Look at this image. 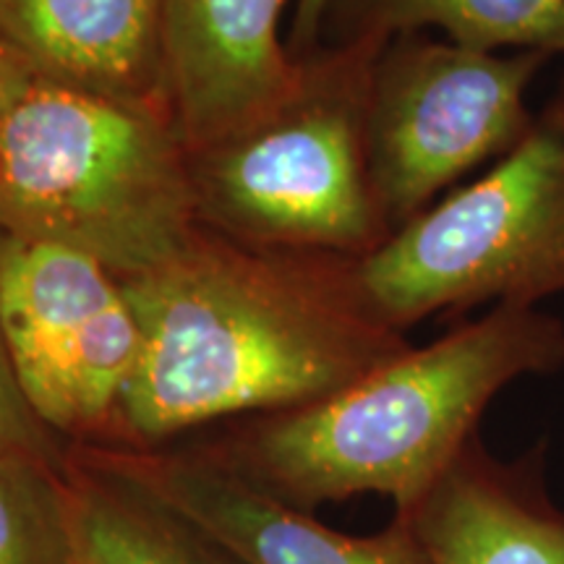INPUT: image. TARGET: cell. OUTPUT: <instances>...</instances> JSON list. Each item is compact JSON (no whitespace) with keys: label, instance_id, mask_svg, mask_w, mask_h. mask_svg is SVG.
I'll list each match as a JSON object with an SVG mask.
<instances>
[{"label":"cell","instance_id":"cell-7","mask_svg":"<svg viewBox=\"0 0 564 564\" xmlns=\"http://www.w3.org/2000/svg\"><path fill=\"white\" fill-rule=\"evenodd\" d=\"M0 335L47 432L79 447H116L141 352L118 274L79 251L3 236Z\"/></svg>","mask_w":564,"mask_h":564},{"label":"cell","instance_id":"cell-17","mask_svg":"<svg viewBox=\"0 0 564 564\" xmlns=\"http://www.w3.org/2000/svg\"><path fill=\"white\" fill-rule=\"evenodd\" d=\"M335 0H295L291 21V53L293 58H306L314 53L319 34L327 24L329 6Z\"/></svg>","mask_w":564,"mask_h":564},{"label":"cell","instance_id":"cell-10","mask_svg":"<svg viewBox=\"0 0 564 564\" xmlns=\"http://www.w3.org/2000/svg\"><path fill=\"white\" fill-rule=\"evenodd\" d=\"M403 518L429 564H564V510L549 497L544 444L499 460L476 436Z\"/></svg>","mask_w":564,"mask_h":564},{"label":"cell","instance_id":"cell-4","mask_svg":"<svg viewBox=\"0 0 564 564\" xmlns=\"http://www.w3.org/2000/svg\"><path fill=\"white\" fill-rule=\"evenodd\" d=\"M387 42L301 61L293 87L241 129L192 152L199 220L262 249L364 259L387 238L369 171L373 63Z\"/></svg>","mask_w":564,"mask_h":564},{"label":"cell","instance_id":"cell-2","mask_svg":"<svg viewBox=\"0 0 564 564\" xmlns=\"http://www.w3.org/2000/svg\"><path fill=\"white\" fill-rule=\"evenodd\" d=\"M562 366V319L535 306H491L316 403L257 415L212 449L301 510L382 494L394 514H408L476 440L505 387Z\"/></svg>","mask_w":564,"mask_h":564},{"label":"cell","instance_id":"cell-9","mask_svg":"<svg viewBox=\"0 0 564 564\" xmlns=\"http://www.w3.org/2000/svg\"><path fill=\"white\" fill-rule=\"evenodd\" d=\"M288 0H162L167 102L188 152L241 129L293 87Z\"/></svg>","mask_w":564,"mask_h":564},{"label":"cell","instance_id":"cell-11","mask_svg":"<svg viewBox=\"0 0 564 564\" xmlns=\"http://www.w3.org/2000/svg\"><path fill=\"white\" fill-rule=\"evenodd\" d=\"M0 40L42 79L171 108L162 0H0Z\"/></svg>","mask_w":564,"mask_h":564},{"label":"cell","instance_id":"cell-13","mask_svg":"<svg viewBox=\"0 0 564 564\" xmlns=\"http://www.w3.org/2000/svg\"><path fill=\"white\" fill-rule=\"evenodd\" d=\"M337 45L436 30L474 51L564 55V0H335Z\"/></svg>","mask_w":564,"mask_h":564},{"label":"cell","instance_id":"cell-1","mask_svg":"<svg viewBox=\"0 0 564 564\" xmlns=\"http://www.w3.org/2000/svg\"><path fill=\"white\" fill-rule=\"evenodd\" d=\"M121 285L141 352L116 447L316 403L408 348L366 306L356 259L262 249L207 225Z\"/></svg>","mask_w":564,"mask_h":564},{"label":"cell","instance_id":"cell-3","mask_svg":"<svg viewBox=\"0 0 564 564\" xmlns=\"http://www.w3.org/2000/svg\"><path fill=\"white\" fill-rule=\"evenodd\" d=\"M202 228L192 152L167 105L34 74L0 141V232L137 278Z\"/></svg>","mask_w":564,"mask_h":564},{"label":"cell","instance_id":"cell-8","mask_svg":"<svg viewBox=\"0 0 564 564\" xmlns=\"http://www.w3.org/2000/svg\"><path fill=\"white\" fill-rule=\"evenodd\" d=\"M105 449L241 564H429L403 514L373 535H348L249 481L212 447Z\"/></svg>","mask_w":564,"mask_h":564},{"label":"cell","instance_id":"cell-16","mask_svg":"<svg viewBox=\"0 0 564 564\" xmlns=\"http://www.w3.org/2000/svg\"><path fill=\"white\" fill-rule=\"evenodd\" d=\"M34 79V68L21 55L0 40V141H3L6 126H9L11 112L17 110L26 87Z\"/></svg>","mask_w":564,"mask_h":564},{"label":"cell","instance_id":"cell-14","mask_svg":"<svg viewBox=\"0 0 564 564\" xmlns=\"http://www.w3.org/2000/svg\"><path fill=\"white\" fill-rule=\"evenodd\" d=\"M63 460L0 455V564H74Z\"/></svg>","mask_w":564,"mask_h":564},{"label":"cell","instance_id":"cell-6","mask_svg":"<svg viewBox=\"0 0 564 564\" xmlns=\"http://www.w3.org/2000/svg\"><path fill=\"white\" fill-rule=\"evenodd\" d=\"M544 53H489L426 37H392L373 63L369 171L390 236L436 196L510 154L531 131L528 89Z\"/></svg>","mask_w":564,"mask_h":564},{"label":"cell","instance_id":"cell-12","mask_svg":"<svg viewBox=\"0 0 564 564\" xmlns=\"http://www.w3.org/2000/svg\"><path fill=\"white\" fill-rule=\"evenodd\" d=\"M63 481L74 564H241L105 447L74 444Z\"/></svg>","mask_w":564,"mask_h":564},{"label":"cell","instance_id":"cell-5","mask_svg":"<svg viewBox=\"0 0 564 564\" xmlns=\"http://www.w3.org/2000/svg\"><path fill=\"white\" fill-rule=\"evenodd\" d=\"M356 280L403 335L436 314L564 293V84L510 154L356 259Z\"/></svg>","mask_w":564,"mask_h":564},{"label":"cell","instance_id":"cell-15","mask_svg":"<svg viewBox=\"0 0 564 564\" xmlns=\"http://www.w3.org/2000/svg\"><path fill=\"white\" fill-rule=\"evenodd\" d=\"M0 243H3V232H0ZM66 453L68 449L61 447L58 436L47 432L26 405L13 377L3 335H0V455H40L61 460Z\"/></svg>","mask_w":564,"mask_h":564}]
</instances>
